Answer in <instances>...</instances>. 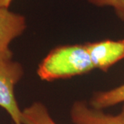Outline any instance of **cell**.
Segmentation results:
<instances>
[{"label": "cell", "instance_id": "cell-1", "mask_svg": "<svg viewBox=\"0 0 124 124\" xmlns=\"http://www.w3.org/2000/svg\"><path fill=\"white\" fill-rule=\"evenodd\" d=\"M93 69L85 44H83L54 48L40 63L37 72L41 80L52 81L81 75Z\"/></svg>", "mask_w": 124, "mask_h": 124}, {"label": "cell", "instance_id": "cell-2", "mask_svg": "<svg viewBox=\"0 0 124 124\" xmlns=\"http://www.w3.org/2000/svg\"><path fill=\"white\" fill-rule=\"evenodd\" d=\"M23 75V66L10 60L0 63V107L6 111L14 124H22V110L19 108L14 89Z\"/></svg>", "mask_w": 124, "mask_h": 124}, {"label": "cell", "instance_id": "cell-3", "mask_svg": "<svg viewBox=\"0 0 124 124\" xmlns=\"http://www.w3.org/2000/svg\"><path fill=\"white\" fill-rule=\"evenodd\" d=\"M26 28V22L23 15L10 11L8 8L0 7V63L13 59L10 45Z\"/></svg>", "mask_w": 124, "mask_h": 124}, {"label": "cell", "instance_id": "cell-4", "mask_svg": "<svg viewBox=\"0 0 124 124\" xmlns=\"http://www.w3.org/2000/svg\"><path fill=\"white\" fill-rule=\"evenodd\" d=\"M94 68L107 72L124 59V39H106L85 43Z\"/></svg>", "mask_w": 124, "mask_h": 124}, {"label": "cell", "instance_id": "cell-5", "mask_svg": "<svg viewBox=\"0 0 124 124\" xmlns=\"http://www.w3.org/2000/svg\"><path fill=\"white\" fill-rule=\"evenodd\" d=\"M70 118L74 124H124V106L119 113L111 115L77 101L71 107Z\"/></svg>", "mask_w": 124, "mask_h": 124}, {"label": "cell", "instance_id": "cell-6", "mask_svg": "<svg viewBox=\"0 0 124 124\" xmlns=\"http://www.w3.org/2000/svg\"><path fill=\"white\" fill-rule=\"evenodd\" d=\"M122 102H124V84L110 90L94 93L90 106L95 109L103 110Z\"/></svg>", "mask_w": 124, "mask_h": 124}, {"label": "cell", "instance_id": "cell-7", "mask_svg": "<svg viewBox=\"0 0 124 124\" xmlns=\"http://www.w3.org/2000/svg\"><path fill=\"white\" fill-rule=\"evenodd\" d=\"M23 124H57L45 105L34 102L22 110Z\"/></svg>", "mask_w": 124, "mask_h": 124}, {"label": "cell", "instance_id": "cell-8", "mask_svg": "<svg viewBox=\"0 0 124 124\" xmlns=\"http://www.w3.org/2000/svg\"><path fill=\"white\" fill-rule=\"evenodd\" d=\"M91 4L99 7L110 6L114 9L116 15L124 22V0H87Z\"/></svg>", "mask_w": 124, "mask_h": 124}, {"label": "cell", "instance_id": "cell-9", "mask_svg": "<svg viewBox=\"0 0 124 124\" xmlns=\"http://www.w3.org/2000/svg\"><path fill=\"white\" fill-rule=\"evenodd\" d=\"M13 0H0V7L8 8Z\"/></svg>", "mask_w": 124, "mask_h": 124}]
</instances>
